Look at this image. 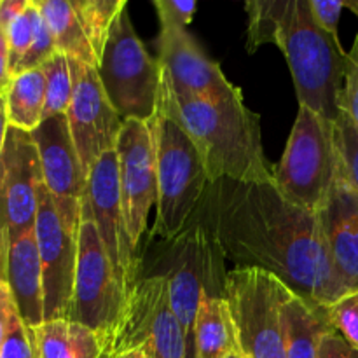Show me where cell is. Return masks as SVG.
Returning <instances> with one entry per match:
<instances>
[{
  "label": "cell",
  "instance_id": "obj_2",
  "mask_svg": "<svg viewBox=\"0 0 358 358\" xmlns=\"http://www.w3.org/2000/svg\"><path fill=\"white\" fill-rule=\"evenodd\" d=\"M156 112L187 133L201 154L210 184L224 178L245 184L273 182V164L262 147L261 117L243 98L208 101L177 93L161 69Z\"/></svg>",
  "mask_w": 358,
  "mask_h": 358
},
{
  "label": "cell",
  "instance_id": "obj_24",
  "mask_svg": "<svg viewBox=\"0 0 358 358\" xmlns=\"http://www.w3.org/2000/svg\"><path fill=\"white\" fill-rule=\"evenodd\" d=\"M7 121L10 128L31 133L44 121L45 77L42 69H31L13 77L6 93Z\"/></svg>",
  "mask_w": 358,
  "mask_h": 358
},
{
  "label": "cell",
  "instance_id": "obj_29",
  "mask_svg": "<svg viewBox=\"0 0 358 358\" xmlns=\"http://www.w3.org/2000/svg\"><path fill=\"white\" fill-rule=\"evenodd\" d=\"M334 136L343 171L358 192V126L343 110L334 122Z\"/></svg>",
  "mask_w": 358,
  "mask_h": 358
},
{
  "label": "cell",
  "instance_id": "obj_26",
  "mask_svg": "<svg viewBox=\"0 0 358 358\" xmlns=\"http://www.w3.org/2000/svg\"><path fill=\"white\" fill-rule=\"evenodd\" d=\"M42 72L45 77V108L44 119L66 114L73 93V79L69 58L62 52L42 63Z\"/></svg>",
  "mask_w": 358,
  "mask_h": 358
},
{
  "label": "cell",
  "instance_id": "obj_8",
  "mask_svg": "<svg viewBox=\"0 0 358 358\" xmlns=\"http://www.w3.org/2000/svg\"><path fill=\"white\" fill-rule=\"evenodd\" d=\"M96 72L108 101L122 121H149L156 115L161 65L135 34L126 7L112 24Z\"/></svg>",
  "mask_w": 358,
  "mask_h": 358
},
{
  "label": "cell",
  "instance_id": "obj_5",
  "mask_svg": "<svg viewBox=\"0 0 358 358\" xmlns=\"http://www.w3.org/2000/svg\"><path fill=\"white\" fill-rule=\"evenodd\" d=\"M341 168L334 122L299 107L283 156L273 166V184L294 205L318 213Z\"/></svg>",
  "mask_w": 358,
  "mask_h": 358
},
{
  "label": "cell",
  "instance_id": "obj_44",
  "mask_svg": "<svg viewBox=\"0 0 358 358\" xmlns=\"http://www.w3.org/2000/svg\"><path fill=\"white\" fill-rule=\"evenodd\" d=\"M227 358H241V357H240V353H233V355L227 357Z\"/></svg>",
  "mask_w": 358,
  "mask_h": 358
},
{
  "label": "cell",
  "instance_id": "obj_17",
  "mask_svg": "<svg viewBox=\"0 0 358 358\" xmlns=\"http://www.w3.org/2000/svg\"><path fill=\"white\" fill-rule=\"evenodd\" d=\"M156 45L157 62L177 93L208 101L243 98L240 87L227 80L219 63L212 62L203 52L185 28L161 27Z\"/></svg>",
  "mask_w": 358,
  "mask_h": 358
},
{
  "label": "cell",
  "instance_id": "obj_40",
  "mask_svg": "<svg viewBox=\"0 0 358 358\" xmlns=\"http://www.w3.org/2000/svg\"><path fill=\"white\" fill-rule=\"evenodd\" d=\"M7 259H9V236L0 231V283L7 282Z\"/></svg>",
  "mask_w": 358,
  "mask_h": 358
},
{
  "label": "cell",
  "instance_id": "obj_12",
  "mask_svg": "<svg viewBox=\"0 0 358 358\" xmlns=\"http://www.w3.org/2000/svg\"><path fill=\"white\" fill-rule=\"evenodd\" d=\"M122 210L129 238L138 250L147 220L157 203L156 140L150 121L126 119L115 145Z\"/></svg>",
  "mask_w": 358,
  "mask_h": 358
},
{
  "label": "cell",
  "instance_id": "obj_30",
  "mask_svg": "<svg viewBox=\"0 0 358 358\" xmlns=\"http://www.w3.org/2000/svg\"><path fill=\"white\" fill-rule=\"evenodd\" d=\"M331 327L358 352V290L346 294L327 308Z\"/></svg>",
  "mask_w": 358,
  "mask_h": 358
},
{
  "label": "cell",
  "instance_id": "obj_13",
  "mask_svg": "<svg viewBox=\"0 0 358 358\" xmlns=\"http://www.w3.org/2000/svg\"><path fill=\"white\" fill-rule=\"evenodd\" d=\"M35 238L44 283V322L69 320L76 283L79 233L62 222L44 184L38 191Z\"/></svg>",
  "mask_w": 358,
  "mask_h": 358
},
{
  "label": "cell",
  "instance_id": "obj_6",
  "mask_svg": "<svg viewBox=\"0 0 358 358\" xmlns=\"http://www.w3.org/2000/svg\"><path fill=\"white\" fill-rule=\"evenodd\" d=\"M294 296L290 287L264 269L227 273L224 299L236 325L241 358H287L282 310Z\"/></svg>",
  "mask_w": 358,
  "mask_h": 358
},
{
  "label": "cell",
  "instance_id": "obj_35",
  "mask_svg": "<svg viewBox=\"0 0 358 358\" xmlns=\"http://www.w3.org/2000/svg\"><path fill=\"white\" fill-rule=\"evenodd\" d=\"M310 6L315 21L325 31L339 37L338 27L343 9H346V0H310Z\"/></svg>",
  "mask_w": 358,
  "mask_h": 358
},
{
  "label": "cell",
  "instance_id": "obj_3",
  "mask_svg": "<svg viewBox=\"0 0 358 358\" xmlns=\"http://www.w3.org/2000/svg\"><path fill=\"white\" fill-rule=\"evenodd\" d=\"M275 45L285 55L299 107L336 122L341 114L346 58L339 37L315 21L310 0H283Z\"/></svg>",
  "mask_w": 358,
  "mask_h": 358
},
{
  "label": "cell",
  "instance_id": "obj_21",
  "mask_svg": "<svg viewBox=\"0 0 358 358\" xmlns=\"http://www.w3.org/2000/svg\"><path fill=\"white\" fill-rule=\"evenodd\" d=\"M287 358H318L325 336L334 329L327 318V308L317 306L296 294L282 310Z\"/></svg>",
  "mask_w": 358,
  "mask_h": 358
},
{
  "label": "cell",
  "instance_id": "obj_43",
  "mask_svg": "<svg viewBox=\"0 0 358 358\" xmlns=\"http://www.w3.org/2000/svg\"><path fill=\"white\" fill-rule=\"evenodd\" d=\"M346 9L352 10V13L358 17V0H346Z\"/></svg>",
  "mask_w": 358,
  "mask_h": 358
},
{
  "label": "cell",
  "instance_id": "obj_15",
  "mask_svg": "<svg viewBox=\"0 0 358 358\" xmlns=\"http://www.w3.org/2000/svg\"><path fill=\"white\" fill-rule=\"evenodd\" d=\"M31 138L38 150L42 180L51 194L59 219L69 229L79 233L87 175L77 156L66 114L44 119L41 126L31 131Z\"/></svg>",
  "mask_w": 358,
  "mask_h": 358
},
{
  "label": "cell",
  "instance_id": "obj_10",
  "mask_svg": "<svg viewBox=\"0 0 358 358\" xmlns=\"http://www.w3.org/2000/svg\"><path fill=\"white\" fill-rule=\"evenodd\" d=\"M126 296L128 292L112 268L96 227L91 220H83L69 320L105 336L110 345L124 311Z\"/></svg>",
  "mask_w": 358,
  "mask_h": 358
},
{
  "label": "cell",
  "instance_id": "obj_4",
  "mask_svg": "<svg viewBox=\"0 0 358 358\" xmlns=\"http://www.w3.org/2000/svg\"><path fill=\"white\" fill-rule=\"evenodd\" d=\"M156 140L157 203L152 234L171 241L192 222L210 185L208 171L187 133L171 119H149Z\"/></svg>",
  "mask_w": 358,
  "mask_h": 358
},
{
  "label": "cell",
  "instance_id": "obj_33",
  "mask_svg": "<svg viewBox=\"0 0 358 358\" xmlns=\"http://www.w3.org/2000/svg\"><path fill=\"white\" fill-rule=\"evenodd\" d=\"M161 27L185 28L192 21L198 3L194 0H154Z\"/></svg>",
  "mask_w": 358,
  "mask_h": 358
},
{
  "label": "cell",
  "instance_id": "obj_14",
  "mask_svg": "<svg viewBox=\"0 0 358 358\" xmlns=\"http://www.w3.org/2000/svg\"><path fill=\"white\" fill-rule=\"evenodd\" d=\"M69 65L73 93L66 119L84 173L90 175L91 168L103 154L115 150L124 121L108 101L96 69L72 58H69Z\"/></svg>",
  "mask_w": 358,
  "mask_h": 358
},
{
  "label": "cell",
  "instance_id": "obj_36",
  "mask_svg": "<svg viewBox=\"0 0 358 358\" xmlns=\"http://www.w3.org/2000/svg\"><path fill=\"white\" fill-rule=\"evenodd\" d=\"M318 358H358V352L353 350L336 331H331L320 345Z\"/></svg>",
  "mask_w": 358,
  "mask_h": 358
},
{
  "label": "cell",
  "instance_id": "obj_9",
  "mask_svg": "<svg viewBox=\"0 0 358 358\" xmlns=\"http://www.w3.org/2000/svg\"><path fill=\"white\" fill-rule=\"evenodd\" d=\"M138 345L145 346L150 358H191L164 276L138 278L128 290L121 322L110 339V357Z\"/></svg>",
  "mask_w": 358,
  "mask_h": 358
},
{
  "label": "cell",
  "instance_id": "obj_11",
  "mask_svg": "<svg viewBox=\"0 0 358 358\" xmlns=\"http://www.w3.org/2000/svg\"><path fill=\"white\" fill-rule=\"evenodd\" d=\"M83 220H91L94 224L112 268L128 292L138 280V257L129 238L122 210L115 150L103 154L87 175L80 222Z\"/></svg>",
  "mask_w": 358,
  "mask_h": 358
},
{
  "label": "cell",
  "instance_id": "obj_38",
  "mask_svg": "<svg viewBox=\"0 0 358 358\" xmlns=\"http://www.w3.org/2000/svg\"><path fill=\"white\" fill-rule=\"evenodd\" d=\"M27 3L28 0H2L0 2V31L6 34L9 24L23 13Z\"/></svg>",
  "mask_w": 358,
  "mask_h": 358
},
{
  "label": "cell",
  "instance_id": "obj_32",
  "mask_svg": "<svg viewBox=\"0 0 358 358\" xmlns=\"http://www.w3.org/2000/svg\"><path fill=\"white\" fill-rule=\"evenodd\" d=\"M339 108L358 126V34L346 58L345 86L339 100Z\"/></svg>",
  "mask_w": 358,
  "mask_h": 358
},
{
  "label": "cell",
  "instance_id": "obj_18",
  "mask_svg": "<svg viewBox=\"0 0 358 358\" xmlns=\"http://www.w3.org/2000/svg\"><path fill=\"white\" fill-rule=\"evenodd\" d=\"M318 217L339 278L350 292L358 290V192L343 166Z\"/></svg>",
  "mask_w": 358,
  "mask_h": 358
},
{
  "label": "cell",
  "instance_id": "obj_19",
  "mask_svg": "<svg viewBox=\"0 0 358 358\" xmlns=\"http://www.w3.org/2000/svg\"><path fill=\"white\" fill-rule=\"evenodd\" d=\"M7 285L24 327L44 324V283L35 227L9 241Z\"/></svg>",
  "mask_w": 358,
  "mask_h": 358
},
{
  "label": "cell",
  "instance_id": "obj_41",
  "mask_svg": "<svg viewBox=\"0 0 358 358\" xmlns=\"http://www.w3.org/2000/svg\"><path fill=\"white\" fill-rule=\"evenodd\" d=\"M7 131H9V121H7L6 96H3V94H0V154H2L3 143H6Z\"/></svg>",
  "mask_w": 358,
  "mask_h": 358
},
{
  "label": "cell",
  "instance_id": "obj_34",
  "mask_svg": "<svg viewBox=\"0 0 358 358\" xmlns=\"http://www.w3.org/2000/svg\"><path fill=\"white\" fill-rule=\"evenodd\" d=\"M0 358H31L30 339H28L27 327L21 322L17 310H14L13 317H10L9 332H7L6 345H3Z\"/></svg>",
  "mask_w": 358,
  "mask_h": 358
},
{
  "label": "cell",
  "instance_id": "obj_22",
  "mask_svg": "<svg viewBox=\"0 0 358 358\" xmlns=\"http://www.w3.org/2000/svg\"><path fill=\"white\" fill-rule=\"evenodd\" d=\"M238 350L236 325L227 301L224 297H205L196 315V358H227Z\"/></svg>",
  "mask_w": 358,
  "mask_h": 358
},
{
  "label": "cell",
  "instance_id": "obj_31",
  "mask_svg": "<svg viewBox=\"0 0 358 358\" xmlns=\"http://www.w3.org/2000/svg\"><path fill=\"white\" fill-rule=\"evenodd\" d=\"M7 51H9V65L10 72H16L17 65L24 55L30 49L31 41H34V16H31V0H28L23 13L9 24L6 30Z\"/></svg>",
  "mask_w": 358,
  "mask_h": 358
},
{
  "label": "cell",
  "instance_id": "obj_25",
  "mask_svg": "<svg viewBox=\"0 0 358 358\" xmlns=\"http://www.w3.org/2000/svg\"><path fill=\"white\" fill-rule=\"evenodd\" d=\"M83 30L98 59L103 55L115 17L128 3L126 0H70Z\"/></svg>",
  "mask_w": 358,
  "mask_h": 358
},
{
  "label": "cell",
  "instance_id": "obj_39",
  "mask_svg": "<svg viewBox=\"0 0 358 358\" xmlns=\"http://www.w3.org/2000/svg\"><path fill=\"white\" fill-rule=\"evenodd\" d=\"M13 72H10L9 65V51H7V41L6 34L0 31V94L6 96L7 90H9L10 83H13Z\"/></svg>",
  "mask_w": 358,
  "mask_h": 358
},
{
  "label": "cell",
  "instance_id": "obj_1",
  "mask_svg": "<svg viewBox=\"0 0 358 358\" xmlns=\"http://www.w3.org/2000/svg\"><path fill=\"white\" fill-rule=\"evenodd\" d=\"M192 220L208 229L236 269H264L317 306L329 308L350 294L334 268L318 213L290 203L273 182H213Z\"/></svg>",
  "mask_w": 358,
  "mask_h": 358
},
{
  "label": "cell",
  "instance_id": "obj_28",
  "mask_svg": "<svg viewBox=\"0 0 358 358\" xmlns=\"http://www.w3.org/2000/svg\"><path fill=\"white\" fill-rule=\"evenodd\" d=\"M31 16H34V41H31V45L27 55H24V58L17 65L14 76L31 69H41L42 63H45L51 56H55L58 52L55 37H52L44 17H42L35 0H31Z\"/></svg>",
  "mask_w": 358,
  "mask_h": 358
},
{
  "label": "cell",
  "instance_id": "obj_20",
  "mask_svg": "<svg viewBox=\"0 0 358 358\" xmlns=\"http://www.w3.org/2000/svg\"><path fill=\"white\" fill-rule=\"evenodd\" d=\"M31 358H112L105 336L72 320H51L27 329Z\"/></svg>",
  "mask_w": 358,
  "mask_h": 358
},
{
  "label": "cell",
  "instance_id": "obj_16",
  "mask_svg": "<svg viewBox=\"0 0 358 358\" xmlns=\"http://www.w3.org/2000/svg\"><path fill=\"white\" fill-rule=\"evenodd\" d=\"M42 180L31 133L10 128L0 154V231L16 240L34 229Z\"/></svg>",
  "mask_w": 358,
  "mask_h": 358
},
{
  "label": "cell",
  "instance_id": "obj_45",
  "mask_svg": "<svg viewBox=\"0 0 358 358\" xmlns=\"http://www.w3.org/2000/svg\"><path fill=\"white\" fill-rule=\"evenodd\" d=\"M0 2H2V0H0Z\"/></svg>",
  "mask_w": 358,
  "mask_h": 358
},
{
  "label": "cell",
  "instance_id": "obj_23",
  "mask_svg": "<svg viewBox=\"0 0 358 358\" xmlns=\"http://www.w3.org/2000/svg\"><path fill=\"white\" fill-rule=\"evenodd\" d=\"M35 3L55 37L58 52L98 69L100 59L94 55L70 0H35Z\"/></svg>",
  "mask_w": 358,
  "mask_h": 358
},
{
  "label": "cell",
  "instance_id": "obj_37",
  "mask_svg": "<svg viewBox=\"0 0 358 358\" xmlns=\"http://www.w3.org/2000/svg\"><path fill=\"white\" fill-rule=\"evenodd\" d=\"M14 310H16V306H14L9 285H7V282H2L0 283V357H2V350L3 345H6L10 317H13Z\"/></svg>",
  "mask_w": 358,
  "mask_h": 358
},
{
  "label": "cell",
  "instance_id": "obj_7",
  "mask_svg": "<svg viewBox=\"0 0 358 358\" xmlns=\"http://www.w3.org/2000/svg\"><path fill=\"white\" fill-rule=\"evenodd\" d=\"M163 255L164 276L170 289V303L182 325L189 357L194 355V325L199 304L205 297H224L227 273L224 255L205 226L192 220L175 240L166 241Z\"/></svg>",
  "mask_w": 358,
  "mask_h": 358
},
{
  "label": "cell",
  "instance_id": "obj_42",
  "mask_svg": "<svg viewBox=\"0 0 358 358\" xmlns=\"http://www.w3.org/2000/svg\"><path fill=\"white\" fill-rule=\"evenodd\" d=\"M115 358H150V357H149V353H147L145 346L138 345L136 348L128 350V352L121 353V355H117Z\"/></svg>",
  "mask_w": 358,
  "mask_h": 358
},
{
  "label": "cell",
  "instance_id": "obj_27",
  "mask_svg": "<svg viewBox=\"0 0 358 358\" xmlns=\"http://www.w3.org/2000/svg\"><path fill=\"white\" fill-rule=\"evenodd\" d=\"M282 7L283 0H250L245 3L248 14V52L257 51L264 44H275Z\"/></svg>",
  "mask_w": 358,
  "mask_h": 358
}]
</instances>
